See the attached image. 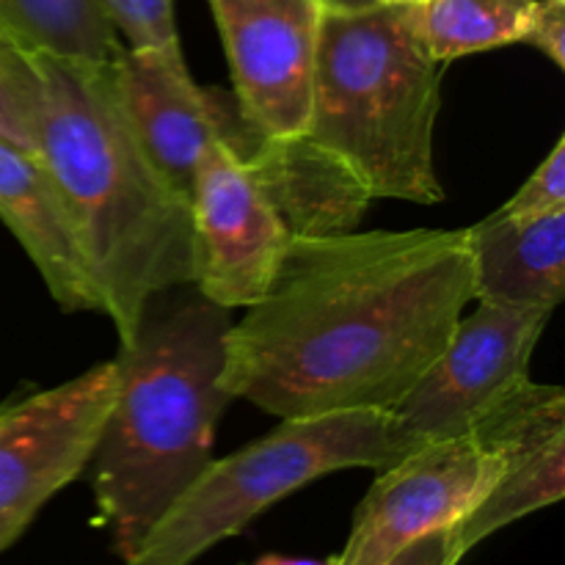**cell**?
<instances>
[{"label": "cell", "instance_id": "cell-1", "mask_svg": "<svg viewBox=\"0 0 565 565\" xmlns=\"http://www.w3.org/2000/svg\"><path fill=\"white\" fill-rule=\"evenodd\" d=\"M472 301L467 230L290 237L226 329L221 390L279 419L395 412Z\"/></svg>", "mask_w": 565, "mask_h": 565}, {"label": "cell", "instance_id": "cell-2", "mask_svg": "<svg viewBox=\"0 0 565 565\" xmlns=\"http://www.w3.org/2000/svg\"><path fill=\"white\" fill-rule=\"evenodd\" d=\"M42 158L81 237L103 312L130 345L158 292L193 281L191 202L160 174L121 110L108 64L33 53Z\"/></svg>", "mask_w": 565, "mask_h": 565}, {"label": "cell", "instance_id": "cell-3", "mask_svg": "<svg viewBox=\"0 0 565 565\" xmlns=\"http://www.w3.org/2000/svg\"><path fill=\"white\" fill-rule=\"evenodd\" d=\"M230 323V309L199 296L143 318L130 345H119V386L92 458V489L121 563L213 461L232 403L218 381Z\"/></svg>", "mask_w": 565, "mask_h": 565}, {"label": "cell", "instance_id": "cell-4", "mask_svg": "<svg viewBox=\"0 0 565 565\" xmlns=\"http://www.w3.org/2000/svg\"><path fill=\"white\" fill-rule=\"evenodd\" d=\"M445 70L425 42L417 6L323 11L307 138L370 199L439 204L434 132Z\"/></svg>", "mask_w": 565, "mask_h": 565}, {"label": "cell", "instance_id": "cell-5", "mask_svg": "<svg viewBox=\"0 0 565 565\" xmlns=\"http://www.w3.org/2000/svg\"><path fill=\"white\" fill-rule=\"evenodd\" d=\"M419 445L395 412L281 419L263 439L213 458L125 565H193L303 486L340 469H386Z\"/></svg>", "mask_w": 565, "mask_h": 565}, {"label": "cell", "instance_id": "cell-6", "mask_svg": "<svg viewBox=\"0 0 565 565\" xmlns=\"http://www.w3.org/2000/svg\"><path fill=\"white\" fill-rule=\"evenodd\" d=\"M114 362L66 384L11 392L0 406V552L9 550L58 491L92 463L116 401Z\"/></svg>", "mask_w": 565, "mask_h": 565}, {"label": "cell", "instance_id": "cell-7", "mask_svg": "<svg viewBox=\"0 0 565 565\" xmlns=\"http://www.w3.org/2000/svg\"><path fill=\"white\" fill-rule=\"evenodd\" d=\"M550 318V309L478 301L395 408L397 423L419 441L467 436L530 379L533 351Z\"/></svg>", "mask_w": 565, "mask_h": 565}, {"label": "cell", "instance_id": "cell-8", "mask_svg": "<svg viewBox=\"0 0 565 565\" xmlns=\"http://www.w3.org/2000/svg\"><path fill=\"white\" fill-rule=\"evenodd\" d=\"M191 226L199 296L224 309L263 301L292 235L257 177L221 141L199 152Z\"/></svg>", "mask_w": 565, "mask_h": 565}, {"label": "cell", "instance_id": "cell-9", "mask_svg": "<svg viewBox=\"0 0 565 565\" xmlns=\"http://www.w3.org/2000/svg\"><path fill=\"white\" fill-rule=\"evenodd\" d=\"M500 472V456L475 434L425 441L379 478L359 502L334 565H384L406 546L450 530L472 511Z\"/></svg>", "mask_w": 565, "mask_h": 565}, {"label": "cell", "instance_id": "cell-10", "mask_svg": "<svg viewBox=\"0 0 565 565\" xmlns=\"http://www.w3.org/2000/svg\"><path fill=\"white\" fill-rule=\"evenodd\" d=\"M232 97L254 130L307 136L323 9L315 0H210Z\"/></svg>", "mask_w": 565, "mask_h": 565}, {"label": "cell", "instance_id": "cell-11", "mask_svg": "<svg viewBox=\"0 0 565 565\" xmlns=\"http://www.w3.org/2000/svg\"><path fill=\"white\" fill-rule=\"evenodd\" d=\"M469 434L494 456L500 472L478 505L452 527L456 550L467 557L508 524L555 505L565 494V392L524 381L502 397Z\"/></svg>", "mask_w": 565, "mask_h": 565}, {"label": "cell", "instance_id": "cell-12", "mask_svg": "<svg viewBox=\"0 0 565 565\" xmlns=\"http://www.w3.org/2000/svg\"><path fill=\"white\" fill-rule=\"evenodd\" d=\"M215 141L226 143L274 199L292 237L337 235L362 224L370 202L356 177L329 152L301 138H270L254 130L235 97L218 88Z\"/></svg>", "mask_w": 565, "mask_h": 565}, {"label": "cell", "instance_id": "cell-13", "mask_svg": "<svg viewBox=\"0 0 565 565\" xmlns=\"http://www.w3.org/2000/svg\"><path fill=\"white\" fill-rule=\"evenodd\" d=\"M108 70L138 141L160 174L191 202L199 152L215 141V88L193 81L182 50L125 47Z\"/></svg>", "mask_w": 565, "mask_h": 565}, {"label": "cell", "instance_id": "cell-14", "mask_svg": "<svg viewBox=\"0 0 565 565\" xmlns=\"http://www.w3.org/2000/svg\"><path fill=\"white\" fill-rule=\"evenodd\" d=\"M0 221L64 312H103L81 237L64 199L33 149L0 138Z\"/></svg>", "mask_w": 565, "mask_h": 565}, {"label": "cell", "instance_id": "cell-15", "mask_svg": "<svg viewBox=\"0 0 565 565\" xmlns=\"http://www.w3.org/2000/svg\"><path fill=\"white\" fill-rule=\"evenodd\" d=\"M475 301L555 312L565 292V207L541 215L500 210L467 230Z\"/></svg>", "mask_w": 565, "mask_h": 565}, {"label": "cell", "instance_id": "cell-16", "mask_svg": "<svg viewBox=\"0 0 565 565\" xmlns=\"http://www.w3.org/2000/svg\"><path fill=\"white\" fill-rule=\"evenodd\" d=\"M0 28L28 53L110 64L125 50L99 0H0Z\"/></svg>", "mask_w": 565, "mask_h": 565}, {"label": "cell", "instance_id": "cell-17", "mask_svg": "<svg viewBox=\"0 0 565 565\" xmlns=\"http://www.w3.org/2000/svg\"><path fill=\"white\" fill-rule=\"evenodd\" d=\"M533 6L535 0H425L417 11L430 53L450 64L522 42Z\"/></svg>", "mask_w": 565, "mask_h": 565}, {"label": "cell", "instance_id": "cell-18", "mask_svg": "<svg viewBox=\"0 0 565 565\" xmlns=\"http://www.w3.org/2000/svg\"><path fill=\"white\" fill-rule=\"evenodd\" d=\"M42 83L33 53L0 28V138L33 149Z\"/></svg>", "mask_w": 565, "mask_h": 565}, {"label": "cell", "instance_id": "cell-19", "mask_svg": "<svg viewBox=\"0 0 565 565\" xmlns=\"http://www.w3.org/2000/svg\"><path fill=\"white\" fill-rule=\"evenodd\" d=\"M116 33L132 50H182L174 0H99Z\"/></svg>", "mask_w": 565, "mask_h": 565}, {"label": "cell", "instance_id": "cell-20", "mask_svg": "<svg viewBox=\"0 0 565 565\" xmlns=\"http://www.w3.org/2000/svg\"><path fill=\"white\" fill-rule=\"evenodd\" d=\"M565 207V138H557L539 169L500 207L502 215H541Z\"/></svg>", "mask_w": 565, "mask_h": 565}, {"label": "cell", "instance_id": "cell-21", "mask_svg": "<svg viewBox=\"0 0 565 565\" xmlns=\"http://www.w3.org/2000/svg\"><path fill=\"white\" fill-rule=\"evenodd\" d=\"M522 42L565 70V0H535Z\"/></svg>", "mask_w": 565, "mask_h": 565}, {"label": "cell", "instance_id": "cell-22", "mask_svg": "<svg viewBox=\"0 0 565 565\" xmlns=\"http://www.w3.org/2000/svg\"><path fill=\"white\" fill-rule=\"evenodd\" d=\"M461 552L456 550V539L450 530H439V533L428 535V539L417 541V544L406 546L397 552L392 561L384 565H461Z\"/></svg>", "mask_w": 565, "mask_h": 565}, {"label": "cell", "instance_id": "cell-23", "mask_svg": "<svg viewBox=\"0 0 565 565\" xmlns=\"http://www.w3.org/2000/svg\"><path fill=\"white\" fill-rule=\"evenodd\" d=\"M248 565H334V561H315V557H287V555H263Z\"/></svg>", "mask_w": 565, "mask_h": 565}, {"label": "cell", "instance_id": "cell-24", "mask_svg": "<svg viewBox=\"0 0 565 565\" xmlns=\"http://www.w3.org/2000/svg\"><path fill=\"white\" fill-rule=\"evenodd\" d=\"M323 11H362L379 6L375 0H315Z\"/></svg>", "mask_w": 565, "mask_h": 565}, {"label": "cell", "instance_id": "cell-25", "mask_svg": "<svg viewBox=\"0 0 565 565\" xmlns=\"http://www.w3.org/2000/svg\"><path fill=\"white\" fill-rule=\"evenodd\" d=\"M381 6H423L425 0H375Z\"/></svg>", "mask_w": 565, "mask_h": 565}, {"label": "cell", "instance_id": "cell-26", "mask_svg": "<svg viewBox=\"0 0 565 565\" xmlns=\"http://www.w3.org/2000/svg\"><path fill=\"white\" fill-rule=\"evenodd\" d=\"M0 406H3V401H0Z\"/></svg>", "mask_w": 565, "mask_h": 565}]
</instances>
